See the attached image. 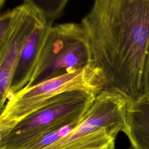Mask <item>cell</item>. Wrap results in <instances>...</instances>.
Wrapping results in <instances>:
<instances>
[{
	"label": "cell",
	"instance_id": "7a4b0ae2",
	"mask_svg": "<svg viewBox=\"0 0 149 149\" xmlns=\"http://www.w3.org/2000/svg\"><path fill=\"white\" fill-rule=\"evenodd\" d=\"M128 100L114 91L97 95L81 122L70 133L44 149H112L125 126Z\"/></svg>",
	"mask_w": 149,
	"mask_h": 149
},
{
	"label": "cell",
	"instance_id": "30bf717a",
	"mask_svg": "<svg viewBox=\"0 0 149 149\" xmlns=\"http://www.w3.org/2000/svg\"><path fill=\"white\" fill-rule=\"evenodd\" d=\"M67 2V0L37 2L46 19L52 23L63 14Z\"/></svg>",
	"mask_w": 149,
	"mask_h": 149
},
{
	"label": "cell",
	"instance_id": "8992f818",
	"mask_svg": "<svg viewBox=\"0 0 149 149\" xmlns=\"http://www.w3.org/2000/svg\"><path fill=\"white\" fill-rule=\"evenodd\" d=\"M42 15L37 2L25 0L0 17V109L9 97L12 79L28 38Z\"/></svg>",
	"mask_w": 149,
	"mask_h": 149
},
{
	"label": "cell",
	"instance_id": "5b68a950",
	"mask_svg": "<svg viewBox=\"0 0 149 149\" xmlns=\"http://www.w3.org/2000/svg\"><path fill=\"white\" fill-rule=\"evenodd\" d=\"M96 96L82 90L59 95L0 138V149H25L41 136L83 119Z\"/></svg>",
	"mask_w": 149,
	"mask_h": 149
},
{
	"label": "cell",
	"instance_id": "52a82bcc",
	"mask_svg": "<svg viewBox=\"0 0 149 149\" xmlns=\"http://www.w3.org/2000/svg\"><path fill=\"white\" fill-rule=\"evenodd\" d=\"M52 26L53 23L46 19L42 11L20 55L12 79L8 98L27 86L44 42Z\"/></svg>",
	"mask_w": 149,
	"mask_h": 149
},
{
	"label": "cell",
	"instance_id": "ba28073f",
	"mask_svg": "<svg viewBox=\"0 0 149 149\" xmlns=\"http://www.w3.org/2000/svg\"><path fill=\"white\" fill-rule=\"evenodd\" d=\"M136 149H149V99L128 104L122 131Z\"/></svg>",
	"mask_w": 149,
	"mask_h": 149
},
{
	"label": "cell",
	"instance_id": "9c48e42d",
	"mask_svg": "<svg viewBox=\"0 0 149 149\" xmlns=\"http://www.w3.org/2000/svg\"><path fill=\"white\" fill-rule=\"evenodd\" d=\"M83 119L41 136L30 144L25 149H44L48 147L70 133L81 122Z\"/></svg>",
	"mask_w": 149,
	"mask_h": 149
},
{
	"label": "cell",
	"instance_id": "277c9868",
	"mask_svg": "<svg viewBox=\"0 0 149 149\" xmlns=\"http://www.w3.org/2000/svg\"><path fill=\"white\" fill-rule=\"evenodd\" d=\"M82 90L97 95L104 90L97 72L90 65L55 77L11 95L0 115V138L3 137L20 120L46 105L59 95Z\"/></svg>",
	"mask_w": 149,
	"mask_h": 149
},
{
	"label": "cell",
	"instance_id": "7c38bea8",
	"mask_svg": "<svg viewBox=\"0 0 149 149\" xmlns=\"http://www.w3.org/2000/svg\"><path fill=\"white\" fill-rule=\"evenodd\" d=\"M112 149H115V148H112ZM127 149H136V148H133V147H130V148H127Z\"/></svg>",
	"mask_w": 149,
	"mask_h": 149
},
{
	"label": "cell",
	"instance_id": "8fae6325",
	"mask_svg": "<svg viewBox=\"0 0 149 149\" xmlns=\"http://www.w3.org/2000/svg\"><path fill=\"white\" fill-rule=\"evenodd\" d=\"M143 88L144 97L149 99V45L143 74Z\"/></svg>",
	"mask_w": 149,
	"mask_h": 149
},
{
	"label": "cell",
	"instance_id": "3957f363",
	"mask_svg": "<svg viewBox=\"0 0 149 149\" xmlns=\"http://www.w3.org/2000/svg\"><path fill=\"white\" fill-rule=\"evenodd\" d=\"M90 64L87 37L80 23L56 24L49 31L24 88L82 69Z\"/></svg>",
	"mask_w": 149,
	"mask_h": 149
},
{
	"label": "cell",
	"instance_id": "6da1fadb",
	"mask_svg": "<svg viewBox=\"0 0 149 149\" xmlns=\"http://www.w3.org/2000/svg\"><path fill=\"white\" fill-rule=\"evenodd\" d=\"M90 51V65L104 90L136 102L143 97L149 45V0H97L81 19Z\"/></svg>",
	"mask_w": 149,
	"mask_h": 149
}]
</instances>
